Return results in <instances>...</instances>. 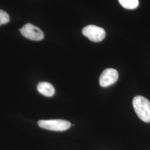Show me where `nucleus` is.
I'll use <instances>...</instances> for the list:
<instances>
[{"instance_id":"1","label":"nucleus","mask_w":150,"mask_h":150,"mask_svg":"<svg viewBox=\"0 0 150 150\" xmlns=\"http://www.w3.org/2000/svg\"><path fill=\"white\" fill-rule=\"evenodd\" d=\"M133 106L135 112L144 122H150V102L144 97L137 96L133 99Z\"/></svg>"},{"instance_id":"2","label":"nucleus","mask_w":150,"mask_h":150,"mask_svg":"<svg viewBox=\"0 0 150 150\" xmlns=\"http://www.w3.org/2000/svg\"><path fill=\"white\" fill-rule=\"evenodd\" d=\"M38 126L42 128L54 131H64L71 127L70 122L63 120H40L38 122Z\"/></svg>"},{"instance_id":"3","label":"nucleus","mask_w":150,"mask_h":150,"mask_svg":"<svg viewBox=\"0 0 150 150\" xmlns=\"http://www.w3.org/2000/svg\"><path fill=\"white\" fill-rule=\"evenodd\" d=\"M83 35L90 41L98 42L102 41L106 36V32L103 28L95 25H88L82 30Z\"/></svg>"},{"instance_id":"4","label":"nucleus","mask_w":150,"mask_h":150,"mask_svg":"<svg viewBox=\"0 0 150 150\" xmlns=\"http://www.w3.org/2000/svg\"><path fill=\"white\" fill-rule=\"evenodd\" d=\"M20 31L23 36L32 41H41L44 38L42 31L31 23L26 24Z\"/></svg>"},{"instance_id":"5","label":"nucleus","mask_w":150,"mask_h":150,"mask_svg":"<svg viewBox=\"0 0 150 150\" xmlns=\"http://www.w3.org/2000/svg\"><path fill=\"white\" fill-rule=\"evenodd\" d=\"M118 74L117 70L113 69H107L102 72L100 77V85L106 87L112 85L118 80Z\"/></svg>"},{"instance_id":"6","label":"nucleus","mask_w":150,"mask_h":150,"mask_svg":"<svg viewBox=\"0 0 150 150\" xmlns=\"http://www.w3.org/2000/svg\"><path fill=\"white\" fill-rule=\"evenodd\" d=\"M38 90L40 93L46 97L52 96L55 93L54 86L46 82L39 83L38 86Z\"/></svg>"},{"instance_id":"7","label":"nucleus","mask_w":150,"mask_h":150,"mask_svg":"<svg viewBox=\"0 0 150 150\" xmlns=\"http://www.w3.org/2000/svg\"><path fill=\"white\" fill-rule=\"evenodd\" d=\"M119 3L126 9L132 10L139 6L138 0H118Z\"/></svg>"},{"instance_id":"8","label":"nucleus","mask_w":150,"mask_h":150,"mask_svg":"<svg viewBox=\"0 0 150 150\" xmlns=\"http://www.w3.org/2000/svg\"><path fill=\"white\" fill-rule=\"evenodd\" d=\"M10 21V17L5 11L0 10V26L8 23Z\"/></svg>"}]
</instances>
